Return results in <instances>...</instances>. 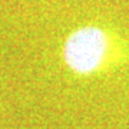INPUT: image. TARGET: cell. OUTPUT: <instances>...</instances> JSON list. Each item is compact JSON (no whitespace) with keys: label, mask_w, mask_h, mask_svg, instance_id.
<instances>
[{"label":"cell","mask_w":129,"mask_h":129,"mask_svg":"<svg viewBox=\"0 0 129 129\" xmlns=\"http://www.w3.org/2000/svg\"><path fill=\"white\" fill-rule=\"evenodd\" d=\"M62 53L66 66L73 73L93 75L109 63L112 37L99 26H82L66 37Z\"/></svg>","instance_id":"cell-1"}]
</instances>
